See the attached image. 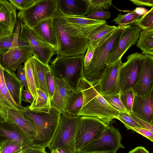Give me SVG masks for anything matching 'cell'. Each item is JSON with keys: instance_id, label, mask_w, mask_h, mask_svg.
Listing matches in <instances>:
<instances>
[{"instance_id": "c3c4849f", "label": "cell", "mask_w": 153, "mask_h": 153, "mask_svg": "<svg viewBox=\"0 0 153 153\" xmlns=\"http://www.w3.org/2000/svg\"><path fill=\"white\" fill-rule=\"evenodd\" d=\"M21 98L22 101L30 103H32L34 98L30 92L23 89L22 91Z\"/></svg>"}, {"instance_id": "2e32d148", "label": "cell", "mask_w": 153, "mask_h": 153, "mask_svg": "<svg viewBox=\"0 0 153 153\" xmlns=\"http://www.w3.org/2000/svg\"><path fill=\"white\" fill-rule=\"evenodd\" d=\"M10 140L18 142L30 148L33 147V142L13 121H0V143L4 140Z\"/></svg>"}, {"instance_id": "d4e9b609", "label": "cell", "mask_w": 153, "mask_h": 153, "mask_svg": "<svg viewBox=\"0 0 153 153\" xmlns=\"http://www.w3.org/2000/svg\"><path fill=\"white\" fill-rule=\"evenodd\" d=\"M4 69L0 61V112L7 118V109H21L23 107H20L17 104L8 92L4 77Z\"/></svg>"}, {"instance_id": "52a82bcc", "label": "cell", "mask_w": 153, "mask_h": 153, "mask_svg": "<svg viewBox=\"0 0 153 153\" xmlns=\"http://www.w3.org/2000/svg\"><path fill=\"white\" fill-rule=\"evenodd\" d=\"M122 137L119 130L110 124L107 125L101 134L81 149L80 153H117L124 148Z\"/></svg>"}, {"instance_id": "9a60e30c", "label": "cell", "mask_w": 153, "mask_h": 153, "mask_svg": "<svg viewBox=\"0 0 153 153\" xmlns=\"http://www.w3.org/2000/svg\"><path fill=\"white\" fill-rule=\"evenodd\" d=\"M32 56L30 49L16 46L11 48L7 53L0 55V62L4 68L15 72L22 63Z\"/></svg>"}, {"instance_id": "836d02e7", "label": "cell", "mask_w": 153, "mask_h": 153, "mask_svg": "<svg viewBox=\"0 0 153 153\" xmlns=\"http://www.w3.org/2000/svg\"><path fill=\"white\" fill-rule=\"evenodd\" d=\"M133 24L141 30L153 29V7Z\"/></svg>"}, {"instance_id": "e575fe53", "label": "cell", "mask_w": 153, "mask_h": 153, "mask_svg": "<svg viewBox=\"0 0 153 153\" xmlns=\"http://www.w3.org/2000/svg\"><path fill=\"white\" fill-rule=\"evenodd\" d=\"M101 95L111 106L119 112L130 114L123 105L120 98V94Z\"/></svg>"}, {"instance_id": "60d3db41", "label": "cell", "mask_w": 153, "mask_h": 153, "mask_svg": "<svg viewBox=\"0 0 153 153\" xmlns=\"http://www.w3.org/2000/svg\"><path fill=\"white\" fill-rule=\"evenodd\" d=\"M37 0H9L8 1L19 11H23L29 8Z\"/></svg>"}, {"instance_id": "f35d334b", "label": "cell", "mask_w": 153, "mask_h": 153, "mask_svg": "<svg viewBox=\"0 0 153 153\" xmlns=\"http://www.w3.org/2000/svg\"><path fill=\"white\" fill-rule=\"evenodd\" d=\"M111 0H88V14L93 12L97 8L102 7L108 9L112 5Z\"/></svg>"}, {"instance_id": "7c38bea8", "label": "cell", "mask_w": 153, "mask_h": 153, "mask_svg": "<svg viewBox=\"0 0 153 153\" xmlns=\"http://www.w3.org/2000/svg\"><path fill=\"white\" fill-rule=\"evenodd\" d=\"M153 56L143 55L139 73L132 89L135 94L145 96L153 92Z\"/></svg>"}, {"instance_id": "ab89813d", "label": "cell", "mask_w": 153, "mask_h": 153, "mask_svg": "<svg viewBox=\"0 0 153 153\" xmlns=\"http://www.w3.org/2000/svg\"><path fill=\"white\" fill-rule=\"evenodd\" d=\"M130 114L123 112H119L117 119L121 121L128 130H130L131 127H141L130 117Z\"/></svg>"}, {"instance_id": "d6a6232c", "label": "cell", "mask_w": 153, "mask_h": 153, "mask_svg": "<svg viewBox=\"0 0 153 153\" xmlns=\"http://www.w3.org/2000/svg\"><path fill=\"white\" fill-rule=\"evenodd\" d=\"M141 16L133 11L123 15L120 13L113 21L119 26L123 27L134 24Z\"/></svg>"}, {"instance_id": "30bf717a", "label": "cell", "mask_w": 153, "mask_h": 153, "mask_svg": "<svg viewBox=\"0 0 153 153\" xmlns=\"http://www.w3.org/2000/svg\"><path fill=\"white\" fill-rule=\"evenodd\" d=\"M141 30L136 26L123 27L119 38L111 51L106 61L110 65L121 59L128 49L138 40Z\"/></svg>"}, {"instance_id": "484cf974", "label": "cell", "mask_w": 153, "mask_h": 153, "mask_svg": "<svg viewBox=\"0 0 153 153\" xmlns=\"http://www.w3.org/2000/svg\"><path fill=\"white\" fill-rule=\"evenodd\" d=\"M37 88L44 91L49 96L47 86L46 76L51 70L50 65H46L33 56Z\"/></svg>"}, {"instance_id": "9f6ffc18", "label": "cell", "mask_w": 153, "mask_h": 153, "mask_svg": "<svg viewBox=\"0 0 153 153\" xmlns=\"http://www.w3.org/2000/svg\"><path fill=\"white\" fill-rule=\"evenodd\" d=\"M50 153H59L57 149H54L50 151Z\"/></svg>"}, {"instance_id": "f546056e", "label": "cell", "mask_w": 153, "mask_h": 153, "mask_svg": "<svg viewBox=\"0 0 153 153\" xmlns=\"http://www.w3.org/2000/svg\"><path fill=\"white\" fill-rule=\"evenodd\" d=\"M24 66L28 88L34 99L36 97L37 87L33 56L24 63Z\"/></svg>"}, {"instance_id": "e0dca14e", "label": "cell", "mask_w": 153, "mask_h": 153, "mask_svg": "<svg viewBox=\"0 0 153 153\" xmlns=\"http://www.w3.org/2000/svg\"><path fill=\"white\" fill-rule=\"evenodd\" d=\"M55 89L52 97L50 99L51 107L61 114L65 109L69 100L74 92L63 78L54 77Z\"/></svg>"}, {"instance_id": "4dcf8cb0", "label": "cell", "mask_w": 153, "mask_h": 153, "mask_svg": "<svg viewBox=\"0 0 153 153\" xmlns=\"http://www.w3.org/2000/svg\"><path fill=\"white\" fill-rule=\"evenodd\" d=\"M117 27L103 24L96 29L88 37L89 44L94 47L106 36L115 30Z\"/></svg>"}, {"instance_id": "44dd1931", "label": "cell", "mask_w": 153, "mask_h": 153, "mask_svg": "<svg viewBox=\"0 0 153 153\" xmlns=\"http://www.w3.org/2000/svg\"><path fill=\"white\" fill-rule=\"evenodd\" d=\"M16 10L8 1L0 0V29L10 33L14 32L17 21Z\"/></svg>"}, {"instance_id": "f6af8a7d", "label": "cell", "mask_w": 153, "mask_h": 153, "mask_svg": "<svg viewBox=\"0 0 153 153\" xmlns=\"http://www.w3.org/2000/svg\"><path fill=\"white\" fill-rule=\"evenodd\" d=\"M130 130H133L137 132L146 137L151 142H153V133L150 130L141 127H131L130 128Z\"/></svg>"}, {"instance_id": "b9f144b4", "label": "cell", "mask_w": 153, "mask_h": 153, "mask_svg": "<svg viewBox=\"0 0 153 153\" xmlns=\"http://www.w3.org/2000/svg\"><path fill=\"white\" fill-rule=\"evenodd\" d=\"M46 81L47 88L50 99L52 97L55 89L54 76L52 69L47 74Z\"/></svg>"}, {"instance_id": "7a4b0ae2", "label": "cell", "mask_w": 153, "mask_h": 153, "mask_svg": "<svg viewBox=\"0 0 153 153\" xmlns=\"http://www.w3.org/2000/svg\"><path fill=\"white\" fill-rule=\"evenodd\" d=\"M83 97L82 108L78 116L96 117L107 125L117 119L119 112L111 106L100 93L98 83L90 82L83 76L79 84Z\"/></svg>"}, {"instance_id": "7dc6e473", "label": "cell", "mask_w": 153, "mask_h": 153, "mask_svg": "<svg viewBox=\"0 0 153 153\" xmlns=\"http://www.w3.org/2000/svg\"><path fill=\"white\" fill-rule=\"evenodd\" d=\"M57 149L59 153H80L74 146L69 145L62 146Z\"/></svg>"}, {"instance_id": "6f0895ef", "label": "cell", "mask_w": 153, "mask_h": 153, "mask_svg": "<svg viewBox=\"0 0 153 153\" xmlns=\"http://www.w3.org/2000/svg\"></svg>"}, {"instance_id": "7bdbcfd3", "label": "cell", "mask_w": 153, "mask_h": 153, "mask_svg": "<svg viewBox=\"0 0 153 153\" xmlns=\"http://www.w3.org/2000/svg\"><path fill=\"white\" fill-rule=\"evenodd\" d=\"M16 76L20 81L25 89L29 91L27 82L26 74L24 65H21L17 69Z\"/></svg>"}, {"instance_id": "8fae6325", "label": "cell", "mask_w": 153, "mask_h": 153, "mask_svg": "<svg viewBox=\"0 0 153 153\" xmlns=\"http://www.w3.org/2000/svg\"><path fill=\"white\" fill-rule=\"evenodd\" d=\"M19 35L29 44L33 56L43 64L49 65L54 50L43 41L22 21Z\"/></svg>"}, {"instance_id": "d590c367", "label": "cell", "mask_w": 153, "mask_h": 153, "mask_svg": "<svg viewBox=\"0 0 153 153\" xmlns=\"http://www.w3.org/2000/svg\"><path fill=\"white\" fill-rule=\"evenodd\" d=\"M64 16L67 20L71 23L83 26H93L106 24L105 20L91 19L85 18L84 16Z\"/></svg>"}, {"instance_id": "1f68e13d", "label": "cell", "mask_w": 153, "mask_h": 153, "mask_svg": "<svg viewBox=\"0 0 153 153\" xmlns=\"http://www.w3.org/2000/svg\"><path fill=\"white\" fill-rule=\"evenodd\" d=\"M28 148L21 143L14 140H7L0 143V153H21Z\"/></svg>"}, {"instance_id": "ac0fdd59", "label": "cell", "mask_w": 153, "mask_h": 153, "mask_svg": "<svg viewBox=\"0 0 153 153\" xmlns=\"http://www.w3.org/2000/svg\"><path fill=\"white\" fill-rule=\"evenodd\" d=\"M153 92L145 96L135 94L131 112L140 119L153 123Z\"/></svg>"}, {"instance_id": "5b68a950", "label": "cell", "mask_w": 153, "mask_h": 153, "mask_svg": "<svg viewBox=\"0 0 153 153\" xmlns=\"http://www.w3.org/2000/svg\"><path fill=\"white\" fill-rule=\"evenodd\" d=\"M84 57V55L71 57L57 56L50 65L54 77L63 78L75 91L83 76Z\"/></svg>"}, {"instance_id": "603a6c76", "label": "cell", "mask_w": 153, "mask_h": 153, "mask_svg": "<svg viewBox=\"0 0 153 153\" xmlns=\"http://www.w3.org/2000/svg\"><path fill=\"white\" fill-rule=\"evenodd\" d=\"M21 22L19 19L17 20L14 32L8 35L0 37V55L7 53L11 48L16 46L31 50L28 43L19 35Z\"/></svg>"}, {"instance_id": "db71d44e", "label": "cell", "mask_w": 153, "mask_h": 153, "mask_svg": "<svg viewBox=\"0 0 153 153\" xmlns=\"http://www.w3.org/2000/svg\"><path fill=\"white\" fill-rule=\"evenodd\" d=\"M10 33L4 31L0 29V37L10 34Z\"/></svg>"}, {"instance_id": "9c48e42d", "label": "cell", "mask_w": 153, "mask_h": 153, "mask_svg": "<svg viewBox=\"0 0 153 153\" xmlns=\"http://www.w3.org/2000/svg\"><path fill=\"white\" fill-rule=\"evenodd\" d=\"M79 117L71 116L65 112L61 114L58 127L48 147L50 151L65 145L74 146Z\"/></svg>"}, {"instance_id": "681fc988", "label": "cell", "mask_w": 153, "mask_h": 153, "mask_svg": "<svg viewBox=\"0 0 153 153\" xmlns=\"http://www.w3.org/2000/svg\"><path fill=\"white\" fill-rule=\"evenodd\" d=\"M22 153H48L45 150V148L43 147H33L28 148Z\"/></svg>"}, {"instance_id": "74e56055", "label": "cell", "mask_w": 153, "mask_h": 153, "mask_svg": "<svg viewBox=\"0 0 153 153\" xmlns=\"http://www.w3.org/2000/svg\"><path fill=\"white\" fill-rule=\"evenodd\" d=\"M108 11L104 10L102 7L97 8L93 12L84 16L86 18L97 20H105L110 18Z\"/></svg>"}, {"instance_id": "cb8c5ba5", "label": "cell", "mask_w": 153, "mask_h": 153, "mask_svg": "<svg viewBox=\"0 0 153 153\" xmlns=\"http://www.w3.org/2000/svg\"><path fill=\"white\" fill-rule=\"evenodd\" d=\"M3 76L7 88L15 102L21 107L22 91L23 86L14 72L4 68Z\"/></svg>"}, {"instance_id": "277c9868", "label": "cell", "mask_w": 153, "mask_h": 153, "mask_svg": "<svg viewBox=\"0 0 153 153\" xmlns=\"http://www.w3.org/2000/svg\"><path fill=\"white\" fill-rule=\"evenodd\" d=\"M123 27L117 26L97 45L89 66L86 69H83V76L88 81L99 82L107 66V57L118 40Z\"/></svg>"}, {"instance_id": "f907efd6", "label": "cell", "mask_w": 153, "mask_h": 153, "mask_svg": "<svg viewBox=\"0 0 153 153\" xmlns=\"http://www.w3.org/2000/svg\"><path fill=\"white\" fill-rule=\"evenodd\" d=\"M134 4L139 6L153 7V0H129Z\"/></svg>"}, {"instance_id": "6da1fadb", "label": "cell", "mask_w": 153, "mask_h": 153, "mask_svg": "<svg viewBox=\"0 0 153 153\" xmlns=\"http://www.w3.org/2000/svg\"><path fill=\"white\" fill-rule=\"evenodd\" d=\"M53 19L58 47L55 54L64 57L84 55L89 44L88 37L102 25L86 26L72 23L58 11Z\"/></svg>"}, {"instance_id": "ffe728a7", "label": "cell", "mask_w": 153, "mask_h": 153, "mask_svg": "<svg viewBox=\"0 0 153 153\" xmlns=\"http://www.w3.org/2000/svg\"><path fill=\"white\" fill-rule=\"evenodd\" d=\"M57 7L65 16H84L88 14V0H57Z\"/></svg>"}, {"instance_id": "83f0119b", "label": "cell", "mask_w": 153, "mask_h": 153, "mask_svg": "<svg viewBox=\"0 0 153 153\" xmlns=\"http://www.w3.org/2000/svg\"><path fill=\"white\" fill-rule=\"evenodd\" d=\"M136 46L142 50V53L153 56V29L141 31Z\"/></svg>"}, {"instance_id": "d6986e66", "label": "cell", "mask_w": 153, "mask_h": 153, "mask_svg": "<svg viewBox=\"0 0 153 153\" xmlns=\"http://www.w3.org/2000/svg\"><path fill=\"white\" fill-rule=\"evenodd\" d=\"M53 18L40 21L31 30L43 41L51 47L56 53L58 47Z\"/></svg>"}, {"instance_id": "8992f818", "label": "cell", "mask_w": 153, "mask_h": 153, "mask_svg": "<svg viewBox=\"0 0 153 153\" xmlns=\"http://www.w3.org/2000/svg\"><path fill=\"white\" fill-rule=\"evenodd\" d=\"M107 126L96 117L79 116L74 138V147L79 151L97 138Z\"/></svg>"}, {"instance_id": "11a10c76", "label": "cell", "mask_w": 153, "mask_h": 153, "mask_svg": "<svg viewBox=\"0 0 153 153\" xmlns=\"http://www.w3.org/2000/svg\"><path fill=\"white\" fill-rule=\"evenodd\" d=\"M7 118L0 112V121H4L7 120Z\"/></svg>"}, {"instance_id": "bcb514c9", "label": "cell", "mask_w": 153, "mask_h": 153, "mask_svg": "<svg viewBox=\"0 0 153 153\" xmlns=\"http://www.w3.org/2000/svg\"><path fill=\"white\" fill-rule=\"evenodd\" d=\"M130 115L141 127L147 129L153 133V123L145 121L138 117L132 113H130Z\"/></svg>"}, {"instance_id": "816d5d0a", "label": "cell", "mask_w": 153, "mask_h": 153, "mask_svg": "<svg viewBox=\"0 0 153 153\" xmlns=\"http://www.w3.org/2000/svg\"><path fill=\"white\" fill-rule=\"evenodd\" d=\"M128 153H149L144 147H137L129 151Z\"/></svg>"}, {"instance_id": "680465c9", "label": "cell", "mask_w": 153, "mask_h": 153, "mask_svg": "<svg viewBox=\"0 0 153 153\" xmlns=\"http://www.w3.org/2000/svg\"></svg>"}, {"instance_id": "5bb4252c", "label": "cell", "mask_w": 153, "mask_h": 153, "mask_svg": "<svg viewBox=\"0 0 153 153\" xmlns=\"http://www.w3.org/2000/svg\"><path fill=\"white\" fill-rule=\"evenodd\" d=\"M123 63L120 59L107 66L98 82L101 95L120 94V71Z\"/></svg>"}, {"instance_id": "f5cc1de1", "label": "cell", "mask_w": 153, "mask_h": 153, "mask_svg": "<svg viewBox=\"0 0 153 153\" xmlns=\"http://www.w3.org/2000/svg\"><path fill=\"white\" fill-rule=\"evenodd\" d=\"M132 11L135 12L137 14L142 16L147 13L148 11L144 7H137L134 9Z\"/></svg>"}, {"instance_id": "7402d4cb", "label": "cell", "mask_w": 153, "mask_h": 153, "mask_svg": "<svg viewBox=\"0 0 153 153\" xmlns=\"http://www.w3.org/2000/svg\"><path fill=\"white\" fill-rule=\"evenodd\" d=\"M7 119L15 122L32 142L36 134L37 129L34 124L24 115L22 109L8 108Z\"/></svg>"}, {"instance_id": "8d00e7d4", "label": "cell", "mask_w": 153, "mask_h": 153, "mask_svg": "<svg viewBox=\"0 0 153 153\" xmlns=\"http://www.w3.org/2000/svg\"><path fill=\"white\" fill-rule=\"evenodd\" d=\"M121 100L127 111L131 112V108L134 99L135 94L132 88H131L120 94Z\"/></svg>"}, {"instance_id": "4fadbf2b", "label": "cell", "mask_w": 153, "mask_h": 153, "mask_svg": "<svg viewBox=\"0 0 153 153\" xmlns=\"http://www.w3.org/2000/svg\"><path fill=\"white\" fill-rule=\"evenodd\" d=\"M143 55L133 53L127 57L120 71V93L132 88L139 73L140 59Z\"/></svg>"}, {"instance_id": "ee69618b", "label": "cell", "mask_w": 153, "mask_h": 153, "mask_svg": "<svg viewBox=\"0 0 153 153\" xmlns=\"http://www.w3.org/2000/svg\"><path fill=\"white\" fill-rule=\"evenodd\" d=\"M96 48L89 44L86 53L84 57L83 69H86L89 66L92 58Z\"/></svg>"}, {"instance_id": "ba28073f", "label": "cell", "mask_w": 153, "mask_h": 153, "mask_svg": "<svg viewBox=\"0 0 153 153\" xmlns=\"http://www.w3.org/2000/svg\"><path fill=\"white\" fill-rule=\"evenodd\" d=\"M58 12L57 0H37L23 11H19L17 18L31 30L40 21L53 18Z\"/></svg>"}, {"instance_id": "3957f363", "label": "cell", "mask_w": 153, "mask_h": 153, "mask_svg": "<svg viewBox=\"0 0 153 153\" xmlns=\"http://www.w3.org/2000/svg\"><path fill=\"white\" fill-rule=\"evenodd\" d=\"M23 114L35 126L37 129L33 141V147H48L58 127L61 114L51 108L49 113L36 112L31 110L29 106L23 107Z\"/></svg>"}, {"instance_id": "f1b7e54d", "label": "cell", "mask_w": 153, "mask_h": 153, "mask_svg": "<svg viewBox=\"0 0 153 153\" xmlns=\"http://www.w3.org/2000/svg\"><path fill=\"white\" fill-rule=\"evenodd\" d=\"M83 103V97L82 92L79 88L70 98L64 112L68 115L78 116Z\"/></svg>"}, {"instance_id": "4316f807", "label": "cell", "mask_w": 153, "mask_h": 153, "mask_svg": "<svg viewBox=\"0 0 153 153\" xmlns=\"http://www.w3.org/2000/svg\"><path fill=\"white\" fill-rule=\"evenodd\" d=\"M29 108L35 112L49 113L51 107L49 96L44 91L37 88L36 97Z\"/></svg>"}]
</instances>
